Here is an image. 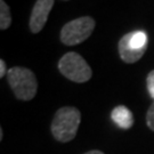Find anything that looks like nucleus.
Masks as SVG:
<instances>
[{"label":"nucleus","instance_id":"1","mask_svg":"<svg viewBox=\"0 0 154 154\" xmlns=\"http://www.w3.org/2000/svg\"><path fill=\"white\" fill-rule=\"evenodd\" d=\"M80 121L81 114L78 109L72 106L62 107L56 112L51 122V132L58 142H70L75 137Z\"/></svg>","mask_w":154,"mask_h":154},{"label":"nucleus","instance_id":"2","mask_svg":"<svg viewBox=\"0 0 154 154\" xmlns=\"http://www.w3.org/2000/svg\"><path fill=\"white\" fill-rule=\"evenodd\" d=\"M7 79L11 90L18 99L30 100L35 96L38 82L31 70L21 66L11 67V70H8Z\"/></svg>","mask_w":154,"mask_h":154},{"label":"nucleus","instance_id":"3","mask_svg":"<svg viewBox=\"0 0 154 154\" xmlns=\"http://www.w3.org/2000/svg\"><path fill=\"white\" fill-rule=\"evenodd\" d=\"M149 38L144 31L127 33L119 41V54L123 62L136 63L144 56L147 49Z\"/></svg>","mask_w":154,"mask_h":154},{"label":"nucleus","instance_id":"4","mask_svg":"<svg viewBox=\"0 0 154 154\" xmlns=\"http://www.w3.org/2000/svg\"><path fill=\"white\" fill-rule=\"evenodd\" d=\"M61 73L69 80L78 83L87 82L91 78L93 71L81 55L77 53H67L58 62Z\"/></svg>","mask_w":154,"mask_h":154},{"label":"nucleus","instance_id":"5","mask_svg":"<svg viewBox=\"0 0 154 154\" xmlns=\"http://www.w3.org/2000/svg\"><path fill=\"white\" fill-rule=\"evenodd\" d=\"M95 29V20L90 16L79 17L70 21L61 30V41L66 46H75L91 35Z\"/></svg>","mask_w":154,"mask_h":154},{"label":"nucleus","instance_id":"6","mask_svg":"<svg viewBox=\"0 0 154 154\" xmlns=\"http://www.w3.org/2000/svg\"><path fill=\"white\" fill-rule=\"evenodd\" d=\"M53 6H54V0H37L30 16L31 32L39 33L44 29Z\"/></svg>","mask_w":154,"mask_h":154},{"label":"nucleus","instance_id":"7","mask_svg":"<svg viewBox=\"0 0 154 154\" xmlns=\"http://www.w3.org/2000/svg\"><path fill=\"white\" fill-rule=\"evenodd\" d=\"M112 121L121 129H129L134 125V116L131 111L123 105H119L113 109L111 113Z\"/></svg>","mask_w":154,"mask_h":154},{"label":"nucleus","instance_id":"8","mask_svg":"<svg viewBox=\"0 0 154 154\" xmlns=\"http://www.w3.org/2000/svg\"><path fill=\"white\" fill-rule=\"evenodd\" d=\"M11 24V14L8 5L4 0H0V29L6 30Z\"/></svg>","mask_w":154,"mask_h":154},{"label":"nucleus","instance_id":"9","mask_svg":"<svg viewBox=\"0 0 154 154\" xmlns=\"http://www.w3.org/2000/svg\"><path fill=\"white\" fill-rule=\"evenodd\" d=\"M146 122L149 129L154 130V102L152 103V105L149 106L147 114H146Z\"/></svg>","mask_w":154,"mask_h":154},{"label":"nucleus","instance_id":"10","mask_svg":"<svg viewBox=\"0 0 154 154\" xmlns=\"http://www.w3.org/2000/svg\"><path fill=\"white\" fill-rule=\"evenodd\" d=\"M146 83H147L149 94L151 95V97L154 99V70L149 73V75H147V80H146Z\"/></svg>","mask_w":154,"mask_h":154},{"label":"nucleus","instance_id":"11","mask_svg":"<svg viewBox=\"0 0 154 154\" xmlns=\"http://www.w3.org/2000/svg\"><path fill=\"white\" fill-rule=\"evenodd\" d=\"M8 71H7V69H6V63L4 60H0V77L4 78L5 77V74H7Z\"/></svg>","mask_w":154,"mask_h":154},{"label":"nucleus","instance_id":"12","mask_svg":"<svg viewBox=\"0 0 154 154\" xmlns=\"http://www.w3.org/2000/svg\"><path fill=\"white\" fill-rule=\"evenodd\" d=\"M85 154H104L103 152H100V151H89V152H87V153H85Z\"/></svg>","mask_w":154,"mask_h":154},{"label":"nucleus","instance_id":"13","mask_svg":"<svg viewBox=\"0 0 154 154\" xmlns=\"http://www.w3.org/2000/svg\"><path fill=\"white\" fill-rule=\"evenodd\" d=\"M65 1H67V0H65Z\"/></svg>","mask_w":154,"mask_h":154}]
</instances>
